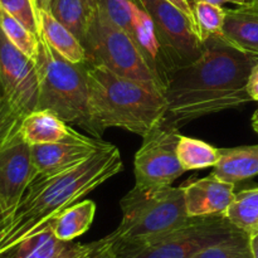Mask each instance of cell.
Listing matches in <instances>:
<instances>
[{
    "mask_svg": "<svg viewBox=\"0 0 258 258\" xmlns=\"http://www.w3.org/2000/svg\"><path fill=\"white\" fill-rule=\"evenodd\" d=\"M257 63L258 57L236 49L222 37L207 40L201 58L171 75L164 93L168 108L163 125L179 128L252 101L246 86Z\"/></svg>",
    "mask_w": 258,
    "mask_h": 258,
    "instance_id": "cell-1",
    "label": "cell"
},
{
    "mask_svg": "<svg viewBox=\"0 0 258 258\" xmlns=\"http://www.w3.org/2000/svg\"><path fill=\"white\" fill-rule=\"evenodd\" d=\"M120 150L112 144L72 170L53 176H37L13 213L0 242V253L39 232L58 214L122 171Z\"/></svg>",
    "mask_w": 258,
    "mask_h": 258,
    "instance_id": "cell-2",
    "label": "cell"
},
{
    "mask_svg": "<svg viewBox=\"0 0 258 258\" xmlns=\"http://www.w3.org/2000/svg\"><path fill=\"white\" fill-rule=\"evenodd\" d=\"M87 83L91 116L100 139L108 127L123 128L143 138L163 125L168 108L163 93L103 66L87 64Z\"/></svg>",
    "mask_w": 258,
    "mask_h": 258,
    "instance_id": "cell-3",
    "label": "cell"
},
{
    "mask_svg": "<svg viewBox=\"0 0 258 258\" xmlns=\"http://www.w3.org/2000/svg\"><path fill=\"white\" fill-rule=\"evenodd\" d=\"M35 66L39 83L37 110L52 111L70 125L100 139L91 116L87 64L67 60L39 35Z\"/></svg>",
    "mask_w": 258,
    "mask_h": 258,
    "instance_id": "cell-4",
    "label": "cell"
},
{
    "mask_svg": "<svg viewBox=\"0 0 258 258\" xmlns=\"http://www.w3.org/2000/svg\"><path fill=\"white\" fill-rule=\"evenodd\" d=\"M122 219L112 232L116 243H138L169 233L190 221L183 185H135L120 201Z\"/></svg>",
    "mask_w": 258,
    "mask_h": 258,
    "instance_id": "cell-5",
    "label": "cell"
},
{
    "mask_svg": "<svg viewBox=\"0 0 258 258\" xmlns=\"http://www.w3.org/2000/svg\"><path fill=\"white\" fill-rule=\"evenodd\" d=\"M86 63L103 66L117 75L138 81L156 92L165 93L161 81L151 71L133 38L96 7L82 42Z\"/></svg>",
    "mask_w": 258,
    "mask_h": 258,
    "instance_id": "cell-6",
    "label": "cell"
},
{
    "mask_svg": "<svg viewBox=\"0 0 258 258\" xmlns=\"http://www.w3.org/2000/svg\"><path fill=\"white\" fill-rule=\"evenodd\" d=\"M226 216L191 217L184 226L149 241L112 244L115 258H193L241 233Z\"/></svg>",
    "mask_w": 258,
    "mask_h": 258,
    "instance_id": "cell-7",
    "label": "cell"
},
{
    "mask_svg": "<svg viewBox=\"0 0 258 258\" xmlns=\"http://www.w3.org/2000/svg\"><path fill=\"white\" fill-rule=\"evenodd\" d=\"M150 14L166 60L175 72L201 58L204 43L199 39L196 23L168 0H139Z\"/></svg>",
    "mask_w": 258,
    "mask_h": 258,
    "instance_id": "cell-8",
    "label": "cell"
},
{
    "mask_svg": "<svg viewBox=\"0 0 258 258\" xmlns=\"http://www.w3.org/2000/svg\"><path fill=\"white\" fill-rule=\"evenodd\" d=\"M179 128L159 125L143 136V144L135 155V185L144 188L169 186L185 170L178 159Z\"/></svg>",
    "mask_w": 258,
    "mask_h": 258,
    "instance_id": "cell-9",
    "label": "cell"
},
{
    "mask_svg": "<svg viewBox=\"0 0 258 258\" xmlns=\"http://www.w3.org/2000/svg\"><path fill=\"white\" fill-rule=\"evenodd\" d=\"M38 96L35 62L20 52L0 29V98L27 116L38 108Z\"/></svg>",
    "mask_w": 258,
    "mask_h": 258,
    "instance_id": "cell-10",
    "label": "cell"
},
{
    "mask_svg": "<svg viewBox=\"0 0 258 258\" xmlns=\"http://www.w3.org/2000/svg\"><path fill=\"white\" fill-rule=\"evenodd\" d=\"M37 178L32 146L19 135L0 150V209L12 214L29 184Z\"/></svg>",
    "mask_w": 258,
    "mask_h": 258,
    "instance_id": "cell-11",
    "label": "cell"
},
{
    "mask_svg": "<svg viewBox=\"0 0 258 258\" xmlns=\"http://www.w3.org/2000/svg\"><path fill=\"white\" fill-rule=\"evenodd\" d=\"M105 242V237L91 243L60 241L53 231V219L39 232L0 253V258H87Z\"/></svg>",
    "mask_w": 258,
    "mask_h": 258,
    "instance_id": "cell-12",
    "label": "cell"
},
{
    "mask_svg": "<svg viewBox=\"0 0 258 258\" xmlns=\"http://www.w3.org/2000/svg\"><path fill=\"white\" fill-rule=\"evenodd\" d=\"M108 145L110 143L96 138L83 143L33 145L32 160L37 170V176L45 178L72 170Z\"/></svg>",
    "mask_w": 258,
    "mask_h": 258,
    "instance_id": "cell-13",
    "label": "cell"
},
{
    "mask_svg": "<svg viewBox=\"0 0 258 258\" xmlns=\"http://www.w3.org/2000/svg\"><path fill=\"white\" fill-rule=\"evenodd\" d=\"M183 189L189 217L224 216L236 196V184L222 180L213 173L203 179L188 181Z\"/></svg>",
    "mask_w": 258,
    "mask_h": 258,
    "instance_id": "cell-14",
    "label": "cell"
},
{
    "mask_svg": "<svg viewBox=\"0 0 258 258\" xmlns=\"http://www.w3.org/2000/svg\"><path fill=\"white\" fill-rule=\"evenodd\" d=\"M20 136L30 146L42 144L83 143L91 138L82 135L49 110L28 113L20 126Z\"/></svg>",
    "mask_w": 258,
    "mask_h": 258,
    "instance_id": "cell-15",
    "label": "cell"
},
{
    "mask_svg": "<svg viewBox=\"0 0 258 258\" xmlns=\"http://www.w3.org/2000/svg\"><path fill=\"white\" fill-rule=\"evenodd\" d=\"M221 37L236 49L258 57V5L248 3L226 9Z\"/></svg>",
    "mask_w": 258,
    "mask_h": 258,
    "instance_id": "cell-16",
    "label": "cell"
},
{
    "mask_svg": "<svg viewBox=\"0 0 258 258\" xmlns=\"http://www.w3.org/2000/svg\"><path fill=\"white\" fill-rule=\"evenodd\" d=\"M39 35L59 53L63 58L72 63H86V49L81 40L60 22H58L48 9H38Z\"/></svg>",
    "mask_w": 258,
    "mask_h": 258,
    "instance_id": "cell-17",
    "label": "cell"
},
{
    "mask_svg": "<svg viewBox=\"0 0 258 258\" xmlns=\"http://www.w3.org/2000/svg\"><path fill=\"white\" fill-rule=\"evenodd\" d=\"M213 174L228 183L237 184L258 175V145L219 149Z\"/></svg>",
    "mask_w": 258,
    "mask_h": 258,
    "instance_id": "cell-18",
    "label": "cell"
},
{
    "mask_svg": "<svg viewBox=\"0 0 258 258\" xmlns=\"http://www.w3.org/2000/svg\"><path fill=\"white\" fill-rule=\"evenodd\" d=\"M96 213L92 201L77 202L53 219V231L60 241H75L90 229Z\"/></svg>",
    "mask_w": 258,
    "mask_h": 258,
    "instance_id": "cell-19",
    "label": "cell"
},
{
    "mask_svg": "<svg viewBox=\"0 0 258 258\" xmlns=\"http://www.w3.org/2000/svg\"><path fill=\"white\" fill-rule=\"evenodd\" d=\"M224 216L249 237L258 233V185L236 193Z\"/></svg>",
    "mask_w": 258,
    "mask_h": 258,
    "instance_id": "cell-20",
    "label": "cell"
},
{
    "mask_svg": "<svg viewBox=\"0 0 258 258\" xmlns=\"http://www.w3.org/2000/svg\"><path fill=\"white\" fill-rule=\"evenodd\" d=\"M176 153H178L179 161L185 171L214 168L221 158L219 149L198 139L183 135L179 140Z\"/></svg>",
    "mask_w": 258,
    "mask_h": 258,
    "instance_id": "cell-21",
    "label": "cell"
},
{
    "mask_svg": "<svg viewBox=\"0 0 258 258\" xmlns=\"http://www.w3.org/2000/svg\"><path fill=\"white\" fill-rule=\"evenodd\" d=\"M48 10L58 22L68 28L81 43L83 42L92 12L87 9L82 0H48Z\"/></svg>",
    "mask_w": 258,
    "mask_h": 258,
    "instance_id": "cell-22",
    "label": "cell"
},
{
    "mask_svg": "<svg viewBox=\"0 0 258 258\" xmlns=\"http://www.w3.org/2000/svg\"><path fill=\"white\" fill-rule=\"evenodd\" d=\"M194 13L197 33L203 43L213 37H221L223 30L226 9L221 5L212 4L204 0H197L191 4Z\"/></svg>",
    "mask_w": 258,
    "mask_h": 258,
    "instance_id": "cell-23",
    "label": "cell"
},
{
    "mask_svg": "<svg viewBox=\"0 0 258 258\" xmlns=\"http://www.w3.org/2000/svg\"><path fill=\"white\" fill-rule=\"evenodd\" d=\"M0 29L5 37L25 55L35 62L39 50V37L0 7Z\"/></svg>",
    "mask_w": 258,
    "mask_h": 258,
    "instance_id": "cell-24",
    "label": "cell"
},
{
    "mask_svg": "<svg viewBox=\"0 0 258 258\" xmlns=\"http://www.w3.org/2000/svg\"><path fill=\"white\" fill-rule=\"evenodd\" d=\"M193 258H253L249 236L241 232L227 241L208 247Z\"/></svg>",
    "mask_w": 258,
    "mask_h": 258,
    "instance_id": "cell-25",
    "label": "cell"
},
{
    "mask_svg": "<svg viewBox=\"0 0 258 258\" xmlns=\"http://www.w3.org/2000/svg\"><path fill=\"white\" fill-rule=\"evenodd\" d=\"M96 7L100 8L117 27L130 35L133 29L134 9L139 0H95Z\"/></svg>",
    "mask_w": 258,
    "mask_h": 258,
    "instance_id": "cell-26",
    "label": "cell"
},
{
    "mask_svg": "<svg viewBox=\"0 0 258 258\" xmlns=\"http://www.w3.org/2000/svg\"><path fill=\"white\" fill-rule=\"evenodd\" d=\"M0 7L39 37V19L35 0H0Z\"/></svg>",
    "mask_w": 258,
    "mask_h": 258,
    "instance_id": "cell-27",
    "label": "cell"
},
{
    "mask_svg": "<svg viewBox=\"0 0 258 258\" xmlns=\"http://www.w3.org/2000/svg\"><path fill=\"white\" fill-rule=\"evenodd\" d=\"M24 117L7 100L0 98V150L19 135Z\"/></svg>",
    "mask_w": 258,
    "mask_h": 258,
    "instance_id": "cell-28",
    "label": "cell"
},
{
    "mask_svg": "<svg viewBox=\"0 0 258 258\" xmlns=\"http://www.w3.org/2000/svg\"><path fill=\"white\" fill-rule=\"evenodd\" d=\"M246 90L249 97L252 98V101H257L258 102V63L254 66L251 75H249L248 81H247Z\"/></svg>",
    "mask_w": 258,
    "mask_h": 258,
    "instance_id": "cell-29",
    "label": "cell"
},
{
    "mask_svg": "<svg viewBox=\"0 0 258 258\" xmlns=\"http://www.w3.org/2000/svg\"><path fill=\"white\" fill-rule=\"evenodd\" d=\"M168 2H170L171 4L175 5V7L179 8L184 14H186L189 18H191V19L194 20L193 7H191V3L189 2V0H168Z\"/></svg>",
    "mask_w": 258,
    "mask_h": 258,
    "instance_id": "cell-30",
    "label": "cell"
},
{
    "mask_svg": "<svg viewBox=\"0 0 258 258\" xmlns=\"http://www.w3.org/2000/svg\"><path fill=\"white\" fill-rule=\"evenodd\" d=\"M112 244H113V237H112V234L110 233L108 236L105 237V242H103L102 246H101L100 248L95 252V253H92L90 257H87V258H102L103 254L106 253V251H107V249L110 248Z\"/></svg>",
    "mask_w": 258,
    "mask_h": 258,
    "instance_id": "cell-31",
    "label": "cell"
},
{
    "mask_svg": "<svg viewBox=\"0 0 258 258\" xmlns=\"http://www.w3.org/2000/svg\"><path fill=\"white\" fill-rule=\"evenodd\" d=\"M9 222H10V214L5 213L0 209V242L2 239L4 238L5 233H7V229L9 227Z\"/></svg>",
    "mask_w": 258,
    "mask_h": 258,
    "instance_id": "cell-32",
    "label": "cell"
},
{
    "mask_svg": "<svg viewBox=\"0 0 258 258\" xmlns=\"http://www.w3.org/2000/svg\"><path fill=\"white\" fill-rule=\"evenodd\" d=\"M249 244H251V251L253 258H258V233L249 237Z\"/></svg>",
    "mask_w": 258,
    "mask_h": 258,
    "instance_id": "cell-33",
    "label": "cell"
},
{
    "mask_svg": "<svg viewBox=\"0 0 258 258\" xmlns=\"http://www.w3.org/2000/svg\"><path fill=\"white\" fill-rule=\"evenodd\" d=\"M252 126H253L254 131L258 134V108L256 110V112L253 113V116H252Z\"/></svg>",
    "mask_w": 258,
    "mask_h": 258,
    "instance_id": "cell-34",
    "label": "cell"
},
{
    "mask_svg": "<svg viewBox=\"0 0 258 258\" xmlns=\"http://www.w3.org/2000/svg\"><path fill=\"white\" fill-rule=\"evenodd\" d=\"M82 3L87 7L88 10H91V12H93V9L96 8L95 0H82Z\"/></svg>",
    "mask_w": 258,
    "mask_h": 258,
    "instance_id": "cell-35",
    "label": "cell"
},
{
    "mask_svg": "<svg viewBox=\"0 0 258 258\" xmlns=\"http://www.w3.org/2000/svg\"><path fill=\"white\" fill-rule=\"evenodd\" d=\"M38 9H48V0H35Z\"/></svg>",
    "mask_w": 258,
    "mask_h": 258,
    "instance_id": "cell-36",
    "label": "cell"
},
{
    "mask_svg": "<svg viewBox=\"0 0 258 258\" xmlns=\"http://www.w3.org/2000/svg\"><path fill=\"white\" fill-rule=\"evenodd\" d=\"M252 0H228V3H232V4H236V5H244V4H248L251 3Z\"/></svg>",
    "mask_w": 258,
    "mask_h": 258,
    "instance_id": "cell-37",
    "label": "cell"
},
{
    "mask_svg": "<svg viewBox=\"0 0 258 258\" xmlns=\"http://www.w3.org/2000/svg\"><path fill=\"white\" fill-rule=\"evenodd\" d=\"M204 2H208V3H212V4H216V5H223L226 4V3H228V0H204Z\"/></svg>",
    "mask_w": 258,
    "mask_h": 258,
    "instance_id": "cell-38",
    "label": "cell"
},
{
    "mask_svg": "<svg viewBox=\"0 0 258 258\" xmlns=\"http://www.w3.org/2000/svg\"><path fill=\"white\" fill-rule=\"evenodd\" d=\"M102 258H115V257H113V253H112V246H111L110 248L106 251V253L103 254Z\"/></svg>",
    "mask_w": 258,
    "mask_h": 258,
    "instance_id": "cell-39",
    "label": "cell"
},
{
    "mask_svg": "<svg viewBox=\"0 0 258 258\" xmlns=\"http://www.w3.org/2000/svg\"><path fill=\"white\" fill-rule=\"evenodd\" d=\"M251 3H254V4H257V5H258V0H252Z\"/></svg>",
    "mask_w": 258,
    "mask_h": 258,
    "instance_id": "cell-40",
    "label": "cell"
},
{
    "mask_svg": "<svg viewBox=\"0 0 258 258\" xmlns=\"http://www.w3.org/2000/svg\"><path fill=\"white\" fill-rule=\"evenodd\" d=\"M194 2H197V0H193V3H194ZM193 3H191V4H193Z\"/></svg>",
    "mask_w": 258,
    "mask_h": 258,
    "instance_id": "cell-41",
    "label": "cell"
},
{
    "mask_svg": "<svg viewBox=\"0 0 258 258\" xmlns=\"http://www.w3.org/2000/svg\"><path fill=\"white\" fill-rule=\"evenodd\" d=\"M35 4H37V2H35Z\"/></svg>",
    "mask_w": 258,
    "mask_h": 258,
    "instance_id": "cell-42",
    "label": "cell"
}]
</instances>
